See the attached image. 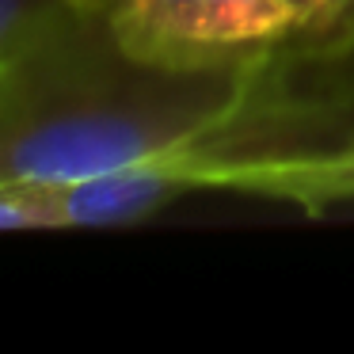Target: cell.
<instances>
[{
	"instance_id": "cell-2",
	"label": "cell",
	"mask_w": 354,
	"mask_h": 354,
	"mask_svg": "<svg viewBox=\"0 0 354 354\" xmlns=\"http://www.w3.org/2000/svg\"><path fill=\"white\" fill-rule=\"evenodd\" d=\"M354 149V35L293 31L240 73L236 95L198 141L153 164L191 191H236L259 171Z\"/></svg>"
},
{
	"instance_id": "cell-3",
	"label": "cell",
	"mask_w": 354,
	"mask_h": 354,
	"mask_svg": "<svg viewBox=\"0 0 354 354\" xmlns=\"http://www.w3.org/2000/svg\"><path fill=\"white\" fill-rule=\"evenodd\" d=\"M133 62L229 69L297 31L286 0H73Z\"/></svg>"
},
{
	"instance_id": "cell-4",
	"label": "cell",
	"mask_w": 354,
	"mask_h": 354,
	"mask_svg": "<svg viewBox=\"0 0 354 354\" xmlns=\"http://www.w3.org/2000/svg\"><path fill=\"white\" fill-rule=\"evenodd\" d=\"M187 191H191L187 183L153 164L57 179V183L0 179V225L4 232L122 229L153 217Z\"/></svg>"
},
{
	"instance_id": "cell-5",
	"label": "cell",
	"mask_w": 354,
	"mask_h": 354,
	"mask_svg": "<svg viewBox=\"0 0 354 354\" xmlns=\"http://www.w3.org/2000/svg\"><path fill=\"white\" fill-rule=\"evenodd\" d=\"M236 191L293 202V206L308 209V214H320V209L335 206V202H354V149L259 171V176L244 179Z\"/></svg>"
},
{
	"instance_id": "cell-6",
	"label": "cell",
	"mask_w": 354,
	"mask_h": 354,
	"mask_svg": "<svg viewBox=\"0 0 354 354\" xmlns=\"http://www.w3.org/2000/svg\"><path fill=\"white\" fill-rule=\"evenodd\" d=\"M305 35H354V0H286Z\"/></svg>"
},
{
	"instance_id": "cell-1",
	"label": "cell",
	"mask_w": 354,
	"mask_h": 354,
	"mask_svg": "<svg viewBox=\"0 0 354 354\" xmlns=\"http://www.w3.org/2000/svg\"><path fill=\"white\" fill-rule=\"evenodd\" d=\"M244 65L133 62L65 0L19 54L0 62V179L57 183L168 160L225 115Z\"/></svg>"
}]
</instances>
